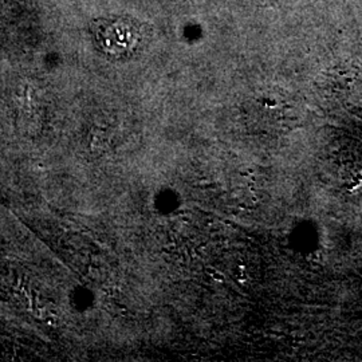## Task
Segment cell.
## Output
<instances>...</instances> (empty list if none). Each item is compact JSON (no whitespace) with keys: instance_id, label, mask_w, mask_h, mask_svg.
<instances>
[{"instance_id":"1","label":"cell","mask_w":362,"mask_h":362,"mask_svg":"<svg viewBox=\"0 0 362 362\" xmlns=\"http://www.w3.org/2000/svg\"><path fill=\"white\" fill-rule=\"evenodd\" d=\"M93 35L105 52L124 54L139 43L140 28L125 19L97 21L93 25Z\"/></svg>"}]
</instances>
